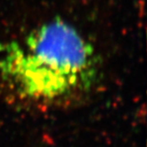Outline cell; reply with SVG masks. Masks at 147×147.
Returning a JSON list of instances; mask_svg holds the SVG:
<instances>
[{"label": "cell", "mask_w": 147, "mask_h": 147, "mask_svg": "<svg viewBox=\"0 0 147 147\" xmlns=\"http://www.w3.org/2000/svg\"><path fill=\"white\" fill-rule=\"evenodd\" d=\"M100 76L101 59L93 43L62 17L0 44V89L18 106L72 107L92 95Z\"/></svg>", "instance_id": "obj_1"}]
</instances>
